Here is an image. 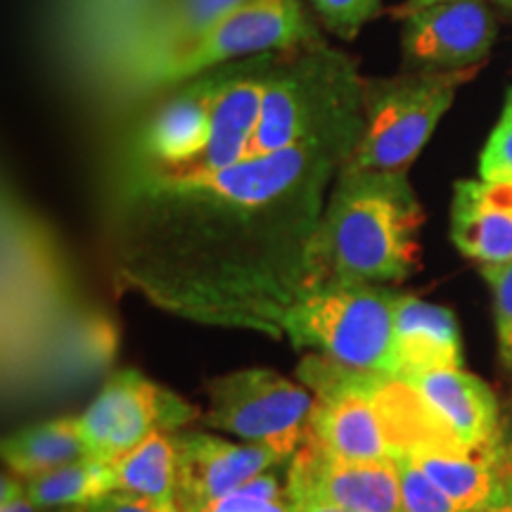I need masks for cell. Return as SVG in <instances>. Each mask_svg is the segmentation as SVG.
I'll return each mask as SVG.
<instances>
[{
  "instance_id": "6da1fadb",
  "label": "cell",
  "mask_w": 512,
  "mask_h": 512,
  "mask_svg": "<svg viewBox=\"0 0 512 512\" xmlns=\"http://www.w3.org/2000/svg\"><path fill=\"white\" fill-rule=\"evenodd\" d=\"M356 143H304L211 174L133 171L112 219L119 280L188 320L280 335L323 285L325 188Z\"/></svg>"
},
{
  "instance_id": "7a4b0ae2",
  "label": "cell",
  "mask_w": 512,
  "mask_h": 512,
  "mask_svg": "<svg viewBox=\"0 0 512 512\" xmlns=\"http://www.w3.org/2000/svg\"><path fill=\"white\" fill-rule=\"evenodd\" d=\"M425 211L406 174L342 169L318 226L323 283H403L420 266Z\"/></svg>"
},
{
  "instance_id": "3957f363",
  "label": "cell",
  "mask_w": 512,
  "mask_h": 512,
  "mask_svg": "<svg viewBox=\"0 0 512 512\" xmlns=\"http://www.w3.org/2000/svg\"><path fill=\"white\" fill-rule=\"evenodd\" d=\"M363 107L366 83L358 81L344 57L313 41L299 48L292 62L268 69L259 124L242 162L304 143H358Z\"/></svg>"
},
{
  "instance_id": "277c9868",
  "label": "cell",
  "mask_w": 512,
  "mask_h": 512,
  "mask_svg": "<svg viewBox=\"0 0 512 512\" xmlns=\"http://www.w3.org/2000/svg\"><path fill=\"white\" fill-rule=\"evenodd\" d=\"M396 302L399 292L389 287L330 280L290 306L280 335L339 366L396 377Z\"/></svg>"
},
{
  "instance_id": "5b68a950",
  "label": "cell",
  "mask_w": 512,
  "mask_h": 512,
  "mask_svg": "<svg viewBox=\"0 0 512 512\" xmlns=\"http://www.w3.org/2000/svg\"><path fill=\"white\" fill-rule=\"evenodd\" d=\"M477 72L479 67L427 69L366 83L363 133L342 169L406 174L453 105L458 88Z\"/></svg>"
},
{
  "instance_id": "8992f818",
  "label": "cell",
  "mask_w": 512,
  "mask_h": 512,
  "mask_svg": "<svg viewBox=\"0 0 512 512\" xmlns=\"http://www.w3.org/2000/svg\"><path fill=\"white\" fill-rule=\"evenodd\" d=\"M204 422L247 444L271 446L292 458L311 434L316 396L266 368H247L207 384Z\"/></svg>"
},
{
  "instance_id": "52a82bcc",
  "label": "cell",
  "mask_w": 512,
  "mask_h": 512,
  "mask_svg": "<svg viewBox=\"0 0 512 512\" xmlns=\"http://www.w3.org/2000/svg\"><path fill=\"white\" fill-rule=\"evenodd\" d=\"M318 41L299 0H249L176 55L147 86H174L247 55H273Z\"/></svg>"
},
{
  "instance_id": "ba28073f",
  "label": "cell",
  "mask_w": 512,
  "mask_h": 512,
  "mask_svg": "<svg viewBox=\"0 0 512 512\" xmlns=\"http://www.w3.org/2000/svg\"><path fill=\"white\" fill-rule=\"evenodd\" d=\"M200 415L195 406L136 370H121L79 415L91 456L112 463L155 432H176Z\"/></svg>"
},
{
  "instance_id": "9c48e42d",
  "label": "cell",
  "mask_w": 512,
  "mask_h": 512,
  "mask_svg": "<svg viewBox=\"0 0 512 512\" xmlns=\"http://www.w3.org/2000/svg\"><path fill=\"white\" fill-rule=\"evenodd\" d=\"M290 503H318L349 512H403L396 460L354 463L304 441L287 470Z\"/></svg>"
},
{
  "instance_id": "30bf717a",
  "label": "cell",
  "mask_w": 512,
  "mask_h": 512,
  "mask_svg": "<svg viewBox=\"0 0 512 512\" xmlns=\"http://www.w3.org/2000/svg\"><path fill=\"white\" fill-rule=\"evenodd\" d=\"M245 3L249 0H147L133 10L131 24L119 41L124 72L147 86L166 62Z\"/></svg>"
},
{
  "instance_id": "8fae6325",
  "label": "cell",
  "mask_w": 512,
  "mask_h": 512,
  "mask_svg": "<svg viewBox=\"0 0 512 512\" xmlns=\"http://www.w3.org/2000/svg\"><path fill=\"white\" fill-rule=\"evenodd\" d=\"M176 498L178 510L190 512L230 494L249 479L283 467L287 458L271 446L228 441L204 432H178Z\"/></svg>"
},
{
  "instance_id": "7c38bea8",
  "label": "cell",
  "mask_w": 512,
  "mask_h": 512,
  "mask_svg": "<svg viewBox=\"0 0 512 512\" xmlns=\"http://www.w3.org/2000/svg\"><path fill=\"white\" fill-rule=\"evenodd\" d=\"M496 41V22L484 0H453L406 17L403 55L427 69L479 67Z\"/></svg>"
},
{
  "instance_id": "4fadbf2b",
  "label": "cell",
  "mask_w": 512,
  "mask_h": 512,
  "mask_svg": "<svg viewBox=\"0 0 512 512\" xmlns=\"http://www.w3.org/2000/svg\"><path fill=\"white\" fill-rule=\"evenodd\" d=\"M223 72H207L171 95L140 128L133 171H169L200 157L211 138V112Z\"/></svg>"
},
{
  "instance_id": "5bb4252c",
  "label": "cell",
  "mask_w": 512,
  "mask_h": 512,
  "mask_svg": "<svg viewBox=\"0 0 512 512\" xmlns=\"http://www.w3.org/2000/svg\"><path fill=\"white\" fill-rule=\"evenodd\" d=\"M273 55H261L256 62L242 67L238 74H221L214 112H211L209 145L192 162L162 171V174H211V171L230 169L245 159L247 143L259 124L268 64Z\"/></svg>"
},
{
  "instance_id": "9a60e30c",
  "label": "cell",
  "mask_w": 512,
  "mask_h": 512,
  "mask_svg": "<svg viewBox=\"0 0 512 512\" xmlns=\"http://www.w3.org/2000/svg\"><path fill=\"white\" fill-rule=\"evenodd\" d=\"M401 380V377H399ZM460 448L479 451L503 437L501 411L489 384L463 368L403 377Z\"/></svg>"
},
{
  "instance_id": "2e32d148",
  "label": "cell",
  "mask_w": 512,
  "mask_h": 512,
  "mask_svg": "<svg viewBox=\"0 0 512 512\" xmlns=\"http://www.w3.org/2000/svg\"><path fill=\"white\" fill-rule=\"evenodd\" d=\"M406 456L463 512H475L512 491V439L508 434L479 451L418 446L406 451Z\"/></svg>"
},
{
  "instance_id": "e0dca14e",
  "label": "cell",
  "mask_w": 512,
  "mask_h": 512,
  "mask_svg": "<svg viewBox=\"0 0 512 512\" xmlns=\"http://www.w3.org/2000/svg\"><path fill=\"white\" fill-rule=\"evenodd\" d=\"M451 240L479 266L512 261V183L458 181L451 202Z\"/></svg>"
},
{
  "instance_id": "ac0fdd59",
  "label": "cell",
  "mask_w": 512,
  "mask_h": 512,
  "mask_svg": "<svg viewBox=\"0 0 512 512\" xmlns=\"http://www.w3.org/2000/svg\"><path fill=\"white\" fill-rule=\"evenodd\" d=\"M396 377L463 366V342L451 309L399 294L394 320Z\"/></svg>"
},
{
  "instance_id": "d6986e66",
  "label": "cell",
  "mask_w": 512,
  "mask_h": 512,
  "mask_svg": "<svg viewBox=\"0 0 512 512\" xmlns=\"http://www.w3.org/2000/svg\"><path fill=\"white\" fill-rule=\"evenodd\" d=\"M93 458L79 418H60L24 427L3 441V460L19 479H31L64 465Z\"/></svg>"
},
{
  "instance_id": "ffe728a7",
  "label": "cell",
  "mask_w": 512,
  "mask_h": 512,
  "mask_svg": "<svg viewBox=\"0 0 512 512\" xmlns=\"http://www.w3.org/2000/svg\"><path fill=\"white\" fill-rule=\"evenodd\" d=\"M114 491L143 498L159 508L178 510L176 498V444L174 434L155 432L143 444L110 463Z\"/></svg>"
},
{
  "instance_id": "44dd1931",
  "label": "cell",
  "mask_w": 512,
  "mask_h": 512,
  "mask_svg": "<svg viewBox=\"0 0 512 512\" xmlns=\"http://www.w3.org/2000/svg\"><path fill=\"white\" fill-rule=\"evenodd\" d=\"M27 494L38 510H79L107 494H114V479L110 463L86 458L79 463L64 465L60 470L24 479Z\"/></svg>"
},
{
  "instance_id": "7402d4cb",
  "label": "cell",
  "mask_w": 512,
  "mask_h": 512,
  "mask_svg": "<svg viewBox=\"0 0 512 512\" xmlns=\"http://www.w3.org/2000/svg\"><path fill=\"white\" fill-rule=\"evenodd\" d=\"M401 477L403 512H463L406 453L396 458Z\"/></svg>"
},
{
  "instance_id": "603a6c76",
  "label": "cell",
  "mask_w": 512,
  "mask_h": 512,
  "mask_svg": "<svg viewBox=\"0 0 512 512\" xmlns=\"http://www.w3.org/2000/svg\"><path fill=\"white\" fill-rule=\"evenodd\" d=\"M479 178L491 183H512V86L505 95L501 119L479 157Z\"/></svg>"
},
{
  "instance_id": "cb8c5ba5",
  "label": "cell",
  "mask_w": 512,
  "mask_h": 512,
  "mask_svg": "<svg viewBox=\"0 0 512 512\" xmlns=\"http://www.w3.org/2000/svg\"><path fill=\"white\" fill-rule=\"evenodd\" d=\"M482 275L494 294L498 356L505 370L512 373V261L503 266H482Z\"/></svg>"
},
{
  "instance_id": "d4e9b609",
  "label": "cell",
  "mask_w": 512,
  "mask_h": 512,
  "mask_svg": "<svg viewBox=\"0 0 512 512\" xmlns=\"http://www.w3.org/2000/svg\"><path fill=\"white\" fill-rule=\"evenodd\" d=\"M313 10L332 34L354 38L380 8V0H311Z\"/></svg>"
},
{
  "instance_id": "484cf974",
  "label": "cell",
  "mask_w": 512,
  "mask_h": 512,
  "mask_svg": "<svg viewBox=\"0 0 512 512\" xmlns=\"http://www.w3.org/2000/svg\"><path fill=\"white\" fill-rule=\"evenodd\" d=\"M190 512H292V503L287 496L280 498H268V496H256L249 494L247 489L238 486L230 494L216 498L202 508L190 510Z\"/></svg>"
},
{
  "instance_id": "4316f807",
  "label": "cell",
  "mask_w": 512,
  "mask_h": 512,
  "mask_svg": "<svg viewBox=\"0 0 512 512\" xmlns=\"http://www.w3.org/2000/svg\"><path fill=\"white\" fill-rule=\"evenodd\" d=\"M72 512H171V510L159 508V505L143 501V498H133V496L117 494V491H114V494H107L105 498H100V501Z\"/></svg>"
},
{
  "instance_id": "83f0119b",
  "label": "cell",
  "mask_w": 512,
  "mask_h": 512,
  "mask_svg": "<svg viewBox=\"0 0 512 512\" xmlns=\"http://www.w3.org/2000/svg\"><path fill=\"white\" fill-rule=\"evenodd\" d=\"M0 512H41L27 494V486L15 475H3L0 482Z\"/></svg>"
},
{
  "instance_id": "f1b7e54d",
  "label": "cell",
  "mask_w": 512,
  "mask_h": 512,
  "mask_svg": "<svg viewBox=\"0 0 512 512\" xmlns=\"http://www.w3.org/2000/svg\"><path fill=\"white\" fill-rule=\"evenodd\" d=\"M439 3H453V0H408L406 5H401L399 12L403 17H408V15H413V12L432 8V5H439Z\"/></svg>"
},
{
  "instance_id": "f546056e",
  "label": "cell",
  "mask_w": 512,
  "mask_h": 512,
  "mask_svg": "<svg viewBox=\"0 0 512 512\" xmlns=\"http://www.w3.org/2000/svg\"><path fill=\"white\" fill-rule=\"evenodd\" d=\"M475 512H512V491L508 496L498 498V501L484 505V508H479Z\"/></svg>"
},
{
  "instance_id": "4dcf8cb0",
  "label": "cell",
  "mask_w": 512,
  "mask_h": 512,
  "mask_svg": "<svg viewBox=\"0 0 512 512\" xmlns=\"http://www.w3.org/2000/svg\"><path fill=\"white\" fill-rule=\"evenodd\" d=\"M292 512H349L330 508V505H318V503H292Z\"/></svg>"
},
{
  "instance_id": "1f68e13d",
  "label": "cell",
  "mask_w": 512,
  "mask_h": 512,
  "mask_svg": "<svg viewBox=\"0 0 512 512\" xmlns=\"http://www.w3.org/2000/svg\"><path fill=\"white\" fill-rule=\"evenodd\" d=\"M498 3L505 5V8H508V10H512V0H498Z\"/></svg>"
},
{
  "instance_id": "d6a6232c",
  "label": "cell",
  "mask_w": 512,
  "mask_h": 512,
  "mask_svg": "<svg viewBox=\"0 0 512 512\" xmlns=\"http://www.w3.org/2000/svg\"><path fill=\"white\" fill-rule=\"evenodd\" d=\"M510 439H512V437H510Z\"/></svg>"
}]
</instances>
